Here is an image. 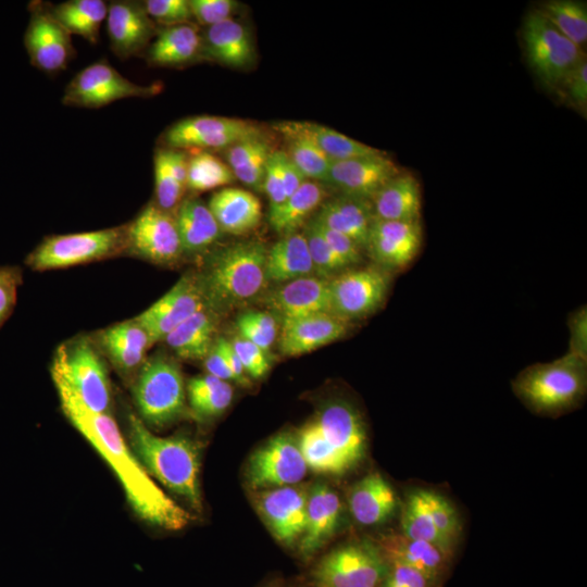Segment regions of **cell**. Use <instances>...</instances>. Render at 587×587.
<instances>
[{
	"instance_id": "cell-1",
	"label": "cell",
	"mask_w": 587,
	"mask_h": 587,
	"mask_svg": "<svg viewBox=\"0 0 587 587\" xmlns=\"http://www.w3.org/2000/svg\"><path fill=\"white\" fill-rule=\"evenodd\" d=\"M51 375L64 415L111 466L134 512L148 524L166 530L186 527L191 521L190 513L150 477L113 417L88 409L57 367H51Z\"/></svg>"
},
{
	"instance_id": "cell-2",
	"label": "cell",
	"mask_w": 587,
	"mask_h": 587,
	"mask_svg": "<svg viewBox=\"0 0 587 587\" xmlns=\"http://www.w3.org/2000/svg\"><path fill=\"white\" fill-rule=\"evenodd\" d=\"M127 423L129 447L147 473L200 511L198 444L182 435L159 437L133 413Z\"/></svg>"
},
{
	"instance_id": "cell-3",
	"label": "cell",
	"mask_w": 587,
	"mask_h": 587,
	"mask_svg": "<svg viewBox=\"0 0 587 587\" xmlns=\"http://www.w3.org/2000/svg\"><path fill=\"white\" fill-rule=\"evenodd\" d=\"M266 252L260 240L234 242L213 252L199 276L208 307L225 312L258 297L267 283Z\"/></svg>"
},
{
	"instance_id": "cell-4",
	"label": "cell",
	"mask_w": 587,
	"mask_h": 587,
	"mask_svg": "<svg viewBox=\"0 0 587 587\" xmlns=\"http://www.w3.org/2000/svg\"><path fill=\"white\" fill-rule=\"evenodd\" d=\"M587 386V361L570 353L524 369L513 380L516 396L534 412L559 414L577 405Z\"/></svg>"
},
{
	"instance_id": "cell-5",
	"label": "cell",
	"mask_w": 587,
	"mask_h": 587,
	"mask_svg": "<svg viewBox=\"0 0 587 587\" xmlns=\"http://www.w3.org/2000/svg\"><path fill=\"white\" fill-rule=\"evenodd\" d=\"M128 250V224L46 238L26 258L34 271L70 267L108 259Z\"/></svg>"
},
{
	"instance_id": "cell-6",
	"label": "cell",
	"mask_w": 587,
	"mask_h": 587,
	"mask_svg": "<svg viewBox=\"0 0 587 587\" xmlns=\"http://www.w3.org/2000/svg\"><path fill=\"white\" fill-rule=\"evenodd\" d=\"M134 397L146 425L163 427L178 420L186 394L177 363L163 353L146 359L137 373Z\"/></svg>"
},
{
	"instance_id": "cell-7",
	"label": "cell",
	"mask_w": 587,
	"mask_h": 587,
	"mask_svg": "<svg viewBox=\"0 0 587 587\" xmlns=\"http://www.w3.org/2000/svg\"><path fill=\"white\" fill-rule=\"evenodd\" d=\"M522 34L528 63L547 88L558 89L585 59L583 48L562 35L538 10L526 15Z\"/></svg>"
},
{
	"instance_id": "cell-8",
	"label": "cell",
	"mask_w": 587,
	"mask_h": 587,
	"mask_svg": "<svg viewBox=\"0 0 587 587\" xmlns=\"http://www.w3.org/2000/svg\"><path fill=\"white\" fill-rule=\"evenodd\" d=\"M388 566L377 545L355 541L324 555L315 565L312 578L315 587H380Z\"/></svg>"
},
{
	"instance_id": "cell-9",
	"label": "cell",
	"mask_w": 587,
	"mask_h": 587,
	"mask_svg": "<svg viewBox=\"0 0 587 587\" xmlns=\"http://www.w3.org/2000/svg\"><path fill=\"white\" fill-rule=\"evenodd\" d=\"M52 366L65 376L88 409L110 414L111 387L107 369L87 338L78 337L61 345Z\"/></svg>"
},
{
	"instance_id": "cell-10",
	"label": "cell",
	"mask_w": 587,
	"mask_h": 587,
	"mask_svg": "<svg viewBox=\"0 0 587 587\" xmlns=\"http://www.w3.org/2000/svg\"><path fill=\"white\" fill-rule=\"evenodd\" d=\"M160 91V84L132 82L103 59L89 64L70 80L62 102L67 107L99 109L126 98H149Z\"/></svg>"
},
{
	"instance_id": "cell-11",
	"label": "cell",
	"mask_w": 587,
	"mask_h": 587,
	"mask_svg": "<svg viewBox=\"0 0 587 587\" xmlns=\"http://www.w3.org/2000/svg\"><path fill=\"white\" fill-rule=\"evenodd\" d=\"M391 273L373 264L349 268L329 279L330 312L352 323L375 313L389 292Z\"/></svg>"
},
{
	"instance_id": "cell-12",
	"label": "cell",
	"mask_w": 587,
	"mask_h": 587,
	"mask_svg": "<svg viewBox=\"0 0 587 587\" xmlns=\"http://www.w3.org/2000/svg\"><path fill=\"white\" fill-rule=\"evenodd\" d=\"M308 472L298 440L287 433L272 437L249 457L245 479L252 490L297 485Z\"/></svg>"
},
{
	"instance_id": "cell-13",
	"label": "cell",
	"mask_w": 587,
	"mask_h": 587,
	"mask_svg": "<svg viewBox=\"0 0 587 587\" xmlns=\"http://www.w3.org/2000/svg\"><path fill=\"white\" fill-rule=\"evenodd\" d=\"M259 132V127L239 118L189 116L177 121L165 130L162 135V147L193 152L224 151L236 141Z\"/></svg>"
},
{
	"instance_id": "cell-14",
	"label": "cell",
	"mask_w": 587,
	"mask_h": 587,
	"mask_svg": "<svg viewBox=\"0 0 587 587\" xmlns=\"http://www.w3.org/2000/svg\"><path fill=\"white\" fill-rule=\"evenodd\" d=\"M127 251L160 265L178 261L184 252L174 213L149 202L128 224Z\"/></svg>"
},
{
	"instance_id": "cell-15",
	"label": "cell",
	"mask_w": 587,
	"mask_h": 587,
	"mask_svg": "<svg viewBox=\"0 0 587 587\" xmlns=\"http://www.w3.org/2000/svg\"><path fill=\"white\" fill-rule=\"evenodd\" d=\"M30 8L25 33L29 59L40 71L57 74L65 70L75 55L72 35L53 16L50 3L36 1Z\"/></svg>"
},
{
	"instance_id": "cell-16",
	"label": "cell",
	"mask_w": 587,
	"mask_h": 587,
	"mask_svg": "<svg viewBox=\"0 0 587 587\" xmlns=\"http://www.w3.org/2000/svg\"><path fill=\"white\" fill-rule=\"evenodd\" d=\"M207 305L199 276L185 274L135 319L147 332L152 346L164 340L175 327Z\"/></svg>"
},
{
	"instance_id": "cell-17",
	"label": "cell",
	"mask_w": 587,
	"mask_h": 587,
	"mask_svg": "<svg viewBox=\"0 0 587 587\" xmlns=\"http://www.w3.org/2000/svg\"><path fill=\"white\" fill-rule=\"evenodd\" d=\"M309 489L284 486L257 490L253 503L273 536L285 546L298 544L305 526Z\"/></svg>"
},
{
	"instance_id": "cell-18",
	"label": "cell",
	"mask_w": 587,
	"mask_h": 587,
	"mask_svg": "<svg viewBox=\"0 0 587 587\" xmlns=\"http://www.w3.org/2000/svg\"><path fill=\"white\" fill-rule=\"evenodd\" d=\"M423 240L421 221L375 218L365 252L373 264L392 273L407 267L417 255Z\"/></svg>"
},
{
	"instance_id": "cell-19",
	"label": "cell",
	"mask_w": 587,
	"mask_h": 587,
	"mask_svg": "<svg viewBox=\"0 0 587 587\" xmlns=\"http://www.w3.org/2000/svg\"><path fill=\"white\" fill-rule=\"evenodd\" d=\"M400 172L385 152L333 161L324 186L335 188L339 193L371 200Z\"/></svg>"
},
{
	"instance_id": "cell-20",
	"label": "cell",
	"mask_w": 587,
	"mask_h": 587,
	"mask_svg": "<svg viewBox=\"0 0 587 587\" xmlns=\"http://www.w3.org/2000/svg\"><path fill=\"white\" fill-rule=\"evenodd\" d=\"M105 20L111 50L121 60L143 54L159 30L141 1H111Z\"/></svg>"
},
{
	"instance_id": "cell-21",
	"label": "cell",
	"mask_w": 587,
	"mask_h": 587,
	"mask_svg": "<svg viewBox=\"0 0 587 587\" xmlns=\"http://www.w3.org/2000/svg\"><path fill=\"white\" fill-rule=\"evenodd\" d=\"M351 323L332 312H317L282 321L279 350L297 357L332 344L348 333Z\"/></svg>"
},
{
	"instance_id": "cell-22",
	"label": "cell",
	"mask_w": 587,
	"mask_h": 587,
	"mask_svg": "<svg viewBox=\"0 0 587 587\" xmlns=\"http://www.w3.org/2000/svg\"><path fill=\"white\" fill-rule=\"evenodd\" d=\"M325 439L355 466L366 450V432L357 410L346 401L326 403L314 420Z\"/></svg>"
},
{
	"instance_id": "cell-23",
	"label": "cell",
	"mask_w": 587,
	"mask_h": 587,
	"mask_svg": "<svg viewBox=\"0 0 587 587\" xmlns=\"http://www.w3.org/2000/svg\"><path fill=\"white\" fill-rule=\"evenodd\" d=\"M341 510L340 498L329 486L319 483L309 489L305 526L298 541L303 559L315 554L336 533Z\"/></svg>"
},
{
	"instance_id": "cell-24",
	"label": "cell",
	"mask_w": 587,
	"mask_h": 587,
	"mask_svg": "<svg viewBox=\"0 0 587 587\" xmlns=\"http://www.w3.org/2000/svg\"><path fill=\"white\" fill-rule=\"evenodd\" d=\"M265 303L282 321L330 312L329 279L309 275L279 284L268 292Z\"/></svg>"
},
{
	"instance_id": "cell-25",
	"label": "cell",
	"mask_w": 587,
	"mask_h": 587,
	"mask_svg": "<svg viewBox=\"0 0 587 587\" xmlns=\"http://www.w3.org/2000/svg\"><path fill=\"white\" fill-rule=\"evenodd\" d=\"M313 217L321 225L350 237L365 252L375 220L371 200L338 193L326 199Z\"/></svg>"
},
{
	"instance_id": "cell-26",
	"label": "cell",
	"mask_w": 587,
	"mask_h": 587,
	"mask_svg": "<svg viewBox=\"0 0 587 587\" xmlns=\"http://www.w3.org/2000/svg\"><path fill=\"white\" fill-rule=\"evenodd\" d=\"M97 340L113 366L124 375L138 373L151 347L149 336L136 319L99 332Z\"/></svg>"
},
{
	"instance_id": "cell-27",
	"label": "cell",
	"mask_w": 587,
	"mask_h": 587,
	"mask_svg": "<svg viewBox=\"0 0 587 587\" xmlns=\"http://www.w3.org/2000/svg\"><path fill=\"white\" fill-rule=\"evenodd\" d=\"M388 562H399L411 566L437 585L447 572L451 554L439 547L404 535H390L377 544Z\"/></svg>"
},
{
	"instance_id": "cell-28",
	"label": "cell",
	"mask_w": 587,
	"mask_h": 587,
	"mask_svg": "<svg viewBox=\"0 0 587 587\" xmlns=\"http://www.w3.org/2000/svg\"><path fill=\"white\" fill-rule=\"evenodd\" d=\"M201 38L202 55L221 64L242 68L252 64L255 58L247 27L234 18L207 27Z\"/></svg>"
},
{
	"instance_id": "cell-29",
	"label": "cell",
	"mask_w": 587,
	"mask_h": 587,
	"mask_svg": "<svg viewBox=\"0 0 587 587\" xmlns=\"http://www.w3.org/2000/svg\"><path fill=\"white\" fill-rule=\"evenodd\" d=\"M222 233L240 236L254 229L262 215L259 199L250 191L224 187L215 191L208 203Z\"/></svg>"
},
{
	"instance_id": "cell-30",
	"label": "cell",
	"mask_w": 587,
	"mask_h": 587,
	"mask_svg": "<svg viewBox=\"0 0 587 587\" xmlns=\"http://www.w3.org/2000/svg\"><path fill=\"white\" fill-rule=\"evenodd\" d=\"M374 217L384 221H421L422 193L419 180L400 172L371 199Z\"/></svg>"
},
{
	"instance_id": "cell-31",
	"label": "cell",
	"mask_w": 587,
	"mask_h": 587,
	"mask_svg": "<svg viewBox=\"0 0 587 587\" xmlns=\"http://www.w3.org/2000/svg\"><path fill=\"white\" fill-rule=\"evenodd\" d=\"M153 66H180L196 61L202 55V38L191 23L165 26L143 53Z\"/></svg>"
},
{
	"instance_id": "cell-32",
	"label": "cell",
	"mask_w": 587,
	"mask_h": 587,
	"mask_svg": "<svg viewBox=\"0 0 587 587\" xmlns=\"http://www.w3.org/2000/svg\"><path fill=\"white\" fill-rule=\"evenodd\" d=\"M348 503L359 524L372 526L391 517L398 501L389 483L379 473H371L353 485Z\"/></svg>"
},
{
	"instance_id": "cell-33",
	"label": "cell",
	"mask_w": 587,
	"mask_h": 587,
	"mask_svg": "<svg viewBox=\"0 0 587 587\" xmlns=\"http://www.w3.org/2000/svg\"><path fill=\"white\" fill-rule=\"evenodd\" d=\"M174 216L184 253L196 254L205 251L222 234L208 204L199 198H184Z\"/></svg>"
},
{
	"instance_id": "cell-34",
	"label": "cell",
	"mask_w": 587,
	"mask_h": 587,
	"mask_svg": "<svg viewBox=\"0 0 587 587\" xmlns=\"http://www.w3.org/2000/svg\"><path fill=\"white\" fill-rule=\"evenodd\" d=\"M267 282L283 284L314 274V267L303 233L280 236L267 249L265 260Z\"/></svg>"
},
{
	"instance_id": "cell-35",
	"label": "cell",
	"mask_w": 587,
	"mask_h": 587,
	"mask_svg": "<svg viewBox=\"0 0 587 587\" xmlns=\"http://www.w3.org/2000/svg\"><path fill=\"white\" fill-rule=\"evenodd\" d=\"M154 202L174 213L187 190V151L160 147L153 157Z\"/></svg>"
},
{
	"instance_id": "cell-36",
	"label": "cell",
	"mask_w": 587,
	"mask_h": 587,
	"mask_svg": "<svg viewBox=\"0 0 587 587\" xmlns=\"http://www.w3.org/2000/svg\"><path fill=\"white\" fill-rule=\"evenodd\" d=\"M273 152L268 139L259 132L224 150L225 163L236 179L255 191H263L267 160Z\"/></svg>"
},
{
	"instance_id": "cell-37",
	"label": "cell",
	"mask_w": 587,
	"mask_h": 587,
	"mask_svg": "<svg viewBox=\"0 0 587 587\" xmlns=\"http://www.w3.org/2000/svg\"><path fill=\"white\" fill-rule=\"evenodd\" d=\"M326 199L325 186L308 179L283 203L268 210V223L280 236L298 232Z\"/></svg>"
},
{
	"instance_id": "cell-38",
	"label": "cell",
	"mask_w": 587,
	"mask_h": 587,
	"mask_svg": "<svg viewBox=\"0 0 587 587\" xmlns=\"http://www.w3.org/2000/svg\"><path fill=\"white\" fill-rule=\"evenodd\" d=\"M216 312L208 305L175 327L164 341L185 360H203L215 340Z\"/></svg>"
},
{
	"instance_id": "cell-39",
	"label": "cell",
	"mask_w": 587,
	"mask_h": 587,
	"mask_svg": "<svg viewBox=\"0 0 587 587\" xmlns=\"http://www.w3.org/2000/svg\"><path fill=\"white\" fill-rule=\"evenodd\" d=\"M50 10L71 35H78L96 43L100 27L107 18L108 4L103 0H68L50 3Z\"/></svg>"
},
{
	"instance_id": "cell-40",
	"label": "cell",
	"mask_w": 587,
	"mask_h": 587,
	"mask_svg": "<svg viewBox=\"0 0 587 587\" xmlns=\"http://www.w3.org/2000/svg\"><path fill=\"white\" fill-rule=\"evenodd\" d=\"M291 129L309 137L333 161L382 153L384 151L358 141L333 128L312 122H285Z\"/></svg>"
},
{
	"instance_id": "cell-41",
	"label": "cell",
	"mask_w": 587,
	"mask_h": 587,
	"mask_svg": "<svg viewBox=\"0 0 587 587\" xmlns=\"http://www.w3.org/2000/svg\"><path fill=\"white\" fill-rule=\"evenodd\" d=\"M298 446L308 469L328 475H342L351 463L322 435L315 421L307 424L299 434Z\"/></svg>"
},
{
	"instance_id": "cell-42",
	"label": "cell",
	"mask_w": 587,
	"mask_h": 587,
	"mask_svg": "<svg viewBox=\"0 0 587 587\" xmlns=\"http://www.w3.org/2000/svg\"><path fill=\"white\" fill-rule=\"evenodd\" d=\"M286 139L285 153L309 180L324 185L333 160L329 159L309 137L287 126H275Z\"/></svg>"
},
{
	"instance_id": "cell-43",
	"label": "cell",
	"mask_w": 587,
	"mask_h": 587,
	"mask_svg": "<svg viewBox=\"0 0 587 587\" xmlns=\"http://www.w3.org/2000/svg\"><path fill=\"white\" fill-rule=\"evenodd\" d=\"M187 395L193 414L200 419H211L229 407L234 389L228 382L207 373L190 378Z\"/></svg>"
},
{
	"instance_id": "cell-44",
	"label": "cell",
	"mask_w": 587,
	"mask_h": 587,
	"mask_svg": "<svg viewBox=\"0 0 587 587\" xmlns=\"http://www.w3.org/2000/svg\"><path fill=\"white\" fill-rule=\"evenodd\" d=\"M538 11L569 40L583 48L587 41V8L580 1L551 0Z\"/></svg>"
},
{
	"instance_id": "cell-45",
	"label": "cell",
	"mask_w": 587,
	"mask_h": 587,
	"mask_svg": "<svg viewBox=\"0 0 587 587\" xmlns=\"http://www.w3.org/2000/svg\"><path fill=\"white\" fill-rule=\"evenodd\" d=\"M236 180L229 166L209 151L188 154L187 190L195 193L225 187Z\"/></svg>"
},
{
	"instance_id": "cell-46",
	"label": "cell",
	"mask_w": 587,
	"mask_h": 587,
	"mask_svg": "<svg viewBox=\"0 0 587 587\" xmlns=\"http://www.w3.org/2000/svg\"><path fill=\"white\" fill-rule=\"evenodd\" d=\"M401 527L405 537L430 542L452 555V549L439 535L429 516L422 489L408 496L402 510Z\"/></svg>"
},
{
	"instance_id": "cell-47",
	"label": "cell",
	"mask_w": 587,
	"mask_h": 587,
	"mask_svg": "<svg viewBox=\"0 0 587 587\" xmlns=\"http://www.w3.org/2000/svg\"><path fill=\"white\" fill-rule=\"evenodd\" d=\"M302 233L308 243L316 276L332 279L349 270L326 242L312 217L304 224Z\"/></svg>"
},
{
	"instance_id": "cell-48",
	"label": "cell",
	"mask_w": 587,
	"mask_h": 587,
	"mask_svg": "<svg viewBox=\"0 0 587 587\" xmlns=\"http://www.w3.org/2000/svg\"><path fill=\"white\" fill-rule=\"evenodd\" d=\"M429 516L446 544L452 549L460 534V522L452 504L439 494L422 489Z\"/></svg>"
},
{
	"instance_id": "cell-49",
	"label": "cell",
	"mask_w": 587,
	"mask_h": 587,
	"mask_svg": "<svg viewBox=\"0 0 587 587\" xmlns=\"http://www.w3.org/2000/svg\"><path fill=\"white\" fill-rule=\"evenodd\" d=\"M142 3L150 18L164 27L187 24L193 18L189 0H147Z\"/></svg>"
},
{
	"instance_id": "cell-50",
	"label": "cell",
	"mask_w": 587,
	"mask_h": 587,
	"mask_svg": "<svg viewBox=\"0 0 587 587\" xmlns=\"http://www.w3.org/2000/svg\"><path fill=\"white\" fill-rule=\"evenodd\" d=\"M192 17L210 27L233 18L237 2L233 0H189Z\"/></svg>"
},
{
	"instance_id": "cell-51",
	"label": "cell",
	"mask_w": 587,
	"mask_h": 587,
	"mask_svg": "<svg viewBox=\"0 0 587 587\" xmlns=\"http://www.w3.org/2000/svg\"><path fill=\"white\" fill-rule=\"evenodd\" d=\"M312 218L326 242L347 267L360 266L363 261V249L350 237L321 225L313 216Z\"/></svg>"
},
{
	"instance_id": "cell-52",
	"label": "cell",
	"mask_w": 587,
	"mask_h": 587,
	"mask_svg": "<svg viewBox=\"0 0 587 587\" xmlns=\"http://www.w3.org/2000/svg\"><path fill=\"white\" fill-rule=\"evenodd\" d=\"M245 372L252 378L263 377L270 370L267 353L249 340L239 336L230 341Z\"/></svg>"
},
{
	"instance_id": "cell-53",
	"label": "cell",
	"mask_w": 587,
	"mask_h": 587,
	"mask_svg": "<svg viewBox=\"0 0 587 587\" xmlns=\"http://www.w3.org/2000/svg\"><path fill=\"white\" fill-rule=\"evenodd\" d=\"M565 100L574 107L586 110L587 105V62L584 59L562 80L558 87Z\"/></svg>"
},
{
	"instance_id": "cell-54",
	"label": "cell",
	"mask_w": 587,
	"mask_h": 587,
	"mask_svg": "<svg viewBox=\"0 0 587 587\" xmlns=\"http://www.w3.org/2000/svg\"><path fill=\"white\" fill-rule=\"evenodd\" d=\"M388 571L380 587H437L420 571L399 562H388Z\"/></svg>"
},
{
	"instance_id": "cell-55",
	"label": "cell",
	"mask_w": 587,
	"mask_h": 587,
	"mask_svg": "<svg viewBox=\"0 0 587 587\" xmlns=\"http://www.w3.org/2000/svg\"><path fill=\"white\" fill-rule=\"evenodd\" d=\"M21 284L22 272L18 267H0V327L13 312Z\"/></svg>"
},
{
	"instance_id": "cell-56",
	"label": "cell",
	"mask_w": 587,
	"mask_h": 587,
	"mask_svg": "<svg viewBox=\"0 0 587 587\" xmlns=\"http://www.w3.org/2000/svg\"><path fill=\"white\" fill-rule=\"evenodd\" d=\"M570 347L567 353L587 361V310L586 305L573 311L567 320Z\"/></svg>"
},
{
	"instance_id": "cell-57",
	"label": "cell",
	"mask_w": 587,
	"mask_h": 587,
	"mask_svg": "<svg viewBox=\"0 0 587 587\" xmlns=\"http://www.w3.org/2000/svg\"><path fill=\"white\" fill-rule=\"evenodd\" d=\"M263 191L268 198V210L278 207L286 199L284 183L278 165L277 150H273L267 160L263 182Z\"/></svg>"
},
{
	"instance_id": "cell-58",
	"label": "cell",
	"mask_w": 587,
	"mask_h": 587,
	"mask_svg": "<svg viewBox=\"0 0 587 587\" xmlns=\"http://www.w3.org/2000/svg\"><path fill=\"white\" fill-rule=\"evenodd\" d=\"M278 165L286 198L308 180L283 150H277Z\"/></svg>"
},
{
	"instance_id": "cell-59",
	"label": "cell",
	"mask_w": 587,
	"mask_h": 587,
	"mask_svg": "<svg viewBox=\"0 0 587 587\" xmlns=\"http://www.w3.org/2000/svg\"><path fill=\"white\" fill-rule=\"evenodd\" d=\"M215 344L217 345L225 358V361L233 374L234 382L240 385H247L249 382L248 375L245 372V369L238 355L236 354L230 341L223 337H218L215 339Z\"/></svg>"
},
{
	"instance_id": "cell-60",
	"label": "cell",
	"mask_w": 587,
	"mask_h": 587,
	"mask_svg": "<svg viewBox=\"0 0 587 587\" xmlns=\"http://www.w3.org/2000/svg\"><path fill=\"white\" fill-rule=\"evenodd\" d=\"M203 362L208 374H211L224 382L234 380L233 374L225 361L223 353L215 344V340L209 353L203 359Z\"/></svg>"
},
{
	"instance_id": "cell-61",
	"label": "cell",
	"mask_w": 587,
	"mask_h": 587,
	"mask_svg": "<svg viewBox=\"0 0 587 587\" xmlns=\"http://www.w3.org/2000/svg\"><path fill=\"white\" fill-rule=\"evenodd\" d=\"M267 587H284V586L282 584H279V583H274V584H272V585H270Z\"/></svg>"
}]
</instances>
